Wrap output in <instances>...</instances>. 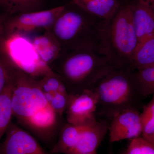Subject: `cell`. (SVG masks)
I'll list each match as a JSON object with an SVG mask.
<instances>
[{
    "label": "cell",
    "instance_id": "7c38bea8",
    "mask_svg": "<svg viewBox=\"0 0 154 154\" xmlns=\"http://www.w3.org/2000/svg\"><path fill=\"white\" fill-rule=\"evenodd\" d=\"M31 43L39 60L48 66L63 51L59 42L50 30H45L42 35L35 37Z\"/></svg>",
    "mask_w": 154,
    "mask_h": 154
},
{
    "label": "cell",
    "instance_id": "5bb4252c",
    "mask_svg": "<svg viewBox=\"0 0 154 154\" xmlns=\"http://www.w3.org/2000/svg\"><path fill=\"white\" fill-rule=\"evenodd\" d=\"M44 0H0L1 21L16 14L42 11Z\"/></svg>",
    "mask_w": 154,
    "mask_h": 154
},
{
    "label": "cell",
    "instance_id": "3957f363",
    "mask_svg": "<svg viewBox=\"0 0 154 154\" xmlns=\"http://www.w3.org/2000/svg\"><path fill=\"white\" fill-rule=\"evenodd\" d=\"M49 66L61 78L70 95L90 89L113 68L104 55L88 49L64 51Z\"/></svg>",
    "mask_w": 154,
    "mask_h": 154
},
{
    "label": "cell",
    "instance_id": "9c48e42d",
    "mask_svg": "<svg viewBox=\"0 0 154 154\" xmlns=\"http://www.w3.org/2000/svg\"><path fill=\"white\" fill-rule=\"evenodd\" d=\"M0 154H44L45 152L33 137L15 125L10 124Z\"/></svg>",
    "mask_w": 154,
    "mask_h": 154
},
{
    "label": "cell",
    "instance_id": "8992f818",
    "mask_svg": "<svg viewBox=\"0 0 154 154\" xmlns=\"http://www.w3.org/2000/svg\"><path fill=\"white\" fill-rule=\"evenodd\" d=\"M66 5L47 10L13 15L1 21L2 38L23 35L38 29L50 30Z\"/></svg>",
    "mask_w": 154,
    "mask_h": 154
},
{
    "label": "cell",
    "instance_id": "e0dca14e",
    "mask_svg": "<svg viewBox=\"0 0 154 154\" xmlns=\"http://www.w3.org/2000/svg\"><path fill=\"white\" fill-rule=\"evenodd\" d=\"M13 85L0 92V137L5 133L13 115L12 92Z\"/></svg>",
    "mask_w": 154,
    "mask_h": 154
},
{
    "label": "cell",
    "instance_id": "603a6c76",
    "mask_svg": "<svg viewBox=\"0 0 154 154\" xmlns=\"http://www.w3.org/2000/svg\"><path fill=\"white\" fill-rule=\"evenodd\" d=\"M146 138L147 139L149 140L154 145V133L152 134L150 136Z\"/></svg>",
    "mask_w": 154,
    "mask_h": 154
},
{
    "label": "cell",
    "instance_id": "52a82bcc",
    "mask_svg": "<svg viewBox=\"0 0 154 154\" xmlns=\"http://www.w3.org/2000/svg\"><path fill=\"white\" fill-rule=\"evenodd\" d=\"M97 99L90 89L70 95L66 110L67 123L77 125L91 124L97 121Z\"/></svg>",
    "mask_w": 154,
    "mask_h": 154
},
{
    "label": "cell",
    "instance_id": "8fae6325",
    "mask_svg": "<svg viewBox=\"0 0 154 154\" xmlns=\"http://www.w3.org/2000/svg\"><path fill=\"white\" fill-rule=\"evenodd\" d=\"M131 5L139 43L154 34V8L138 1Z\"/></svg>",
    "mask_w": 154,
    "mask_h": 154
},
{
    "label": "cell",
    "instance_id": "7402d4cb",
    "mask_svg": "<svg viewBox=\"0 0 154 154\" xmlns=\"http://www.w3.org/2000/svg\"><path fill=\"white\" fill-rule=\"evenodd\" d=\"M140 2L152 6L154 8V0H138Z\"/></svg>",
    "mask_w": 154,
    "mask_h": 154
},
{
    "label": "cell",
    "instance_id": "6da1fadb",
    "mask_svg": "<svg viewBox=\"0 0 154 154\" xmlns=\"http://www.w3.org/2000/svg\"><path fill=\"white\" fill-rule=\"evenodd\" d=\"M90 90L97 97V115L109 119L129 110H140L143 107V95L135 70L113 68Z\"/></svg>",
    "mask_w": 154,
    "mask_h": 154
},
{
    "label": "cell",
    "instance_id": "ffe728a7",
    "mask_svg": "<svg viewBox=\"0 0 154 154\" xmlns=\"http://www.w3.org/2000/svg\"><path fill=\"white\" fill-rule=\"evenodd\" d=\"M124 154H154V145L143 137L132 139Z\"/></svg>",
    "mask_w": 154,
    "mask_h": 154
},
{
    "label": "cell",
    "instance_id": "d6986e66",
    "mask_svg": "<svg viewBox=\"0 0 154 154\" xmlns=\"http://www.w3.org/2000/svg\"><path fill=\"white\" fill-rule=\"evenodd\" d=\"M140 113V119L142 125V135L146 138L154 133V95L151 100L143 107Z\"/></svg>",
    "mask_w": 154,
    "mask_h": 154
},
{
    "label": "cell",
    "instance_id": "9a60e30c",
    "mask_svg": "<svg viewBox=\"0 0 154 154\" xmlns=\"http://www.w3.org/2000/svg\"><path fill=\"white\" fill-rule=\"evenodd\" d=\"M91 124L77 125L67 123L63 129L57 143L53 149L52 152L70 154L81 134Z\"/></svg>",
    "mask_w": 154,
    "mask_h": 154
},
{
    "label": "cell",
    "instance_id": "5b68a950",
    "mask_svg": "<svg viewBox=\"0 0 154 154\" xmlns=\"http://www.w3.org/2000/svg\"><path fill=\"white\" fill-rule=\"evenodd\" d=\"M103 22L72 2L66 5L50 30L63 51L88 49L99 53Z\"/></svg>",
    "mask_w": 154,
    "mask_h": 154
},
{
    "label": "cell",
    "instance_id": "4fadbf2b",
    "mask_svg": "<svg viewBox=\"0 0 154 154\" xmlns=\"http://www.w3.org/2000/svg\"><path fill=\"white\" fill-rule=\"evenodd\" d=\"M72 2L84 11L103 21L112 17L120 5L117 0H72Z\"/></svg>",
    "mask_w": 154,
    "mask_h": 154
},
{
    "label": "cell",
    "instance_id": "2e32d148",
    "mask_svg": "<svg viewBox=\"0 0 154 154\" xmlns=\"http://www.w3.org/2000/svg\"><path fill=\"white\" fill-rule=\"evenodd\" d=\"M154 64V34L138 44L132 58L134 70L145 68Z\"/></svg>",
    "mask_w": 154,
    "mask_h": 154
},
{
    "label": "cell",
    "instance_id": "7a4b0ae2",
    "mask_svg": "<svg viewBox=\"0 0 154 154\" xmlns=\"http://www.w3.org/2000/svg\"><path fill=\"white\" fill-rule=\"evenodd\" d=\"M138 44L131 4H120L113 16L103 22L99 53L113 68L135 71L132 58Z\"/></svg>",
    "mask_w": 154,
    "mask_h": 154
},
{
    "label": "cell",
    "instance_id": "ba28073f",
    "mask_svg": "<svg viewBox=\"0 0 154 154\" xmlns=\"http://www.w3.org/2000/svg\"><path fill=\"white\" fill-rule=\"evenodd\" d=\"M140 114V110H129L114 116L110 119L108 128L110 142L132 139L142 135Z\"/></svg>",
    "mask_w": 154,
    "mask_h": 154
},
{
    "label": "cell",
    "instance_id": "30bf717a",
    "mask_svg": "<svg viewBox=\"0 0 154 154\" xmlns=\"http://www.w3.org/2000/svg\"><path fill=\"white\" fill-rule=\"evenodd\" d=\"M109 124L105 120L89 125L80 134L70 154H95L108 131Z\"/></svg>",
    "mask_w": 154,
    "mask_h": 154
},
{
    "label": "cell",
    "instance_id": "277c9868",
    "mask_svg": "<svg viewBox=\"0 0 154 154\" xmlns=\"http://www.w3.org/2000/svg\"><path fill=\"white\" fill-rule=\"evenodd\" d=\"M13 115L36 131L52 129L57 113L53 109L40 88L38 80L19 69L12 92Z\"/></svg>",
    "mask_w": 154,
    "mask_h": 154
},
{
    "label": "cell",
    "instance_id": "44dd1931",
    "mask_svg": "<svg viewBox=\"0 0 154 154\" xmlns=\"http://www.w3.org/2000/svg\"><path fill=\"white\" fill-rule=\"evenodd\" d=\"M50 105L57 114L62 116L68 104L70 95L57 92L51 94H44Z\"/></svg>",
    "mask_w": 154,
    "mask_h": 154
},
{
    "label": "cell",
    "instance_id": "ac0fdd59",
    "mask_svg": "<svg viewBox=\"0 0 154 154\" xmlns=\"http://www.w3.org/2000/svg\"><path fill=\"white\" fill-rule=\"evenodd\" d=\"M138 82L145 97L154 95V64L135 70Z\"/></svg>",
    "mask_w": 154,
    "mask_h": 154
}]
</instances>
